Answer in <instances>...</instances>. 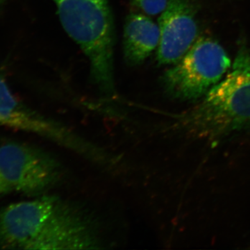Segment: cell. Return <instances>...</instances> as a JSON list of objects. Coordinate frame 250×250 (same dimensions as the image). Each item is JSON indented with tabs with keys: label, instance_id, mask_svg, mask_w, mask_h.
Returning <instances> with one entry per match:
<instances>
[{
	"label": "cell",
	"instance_id": "1",
	"mask_svg": "<svg viewBox=\"0 0 250 250\" xmlns=\"http://www.w3.org/2000/svg\"><path fill=\"white\" fill-rule=\"evenodd\" d=\"M0 245L23 250L102 248L95 223L77 207L54 196L11 204L0 213Z\"/></svg>",
	"mask_w": 250,
	"mask_h": 250
},
{
	"label": "cell",
	"instance_id": "2",
	"mask_svg": "<svg viewBox=\"0 0 250 250\" xmlns=\"http://www.w3.org/2000/svg\"><path fill=\"white\" fill-rule=\"evenodd\" d=\"M186 132L218 141L250 129V50H238L231 70L193 107L179 117Z\"/></svg>",
	"mask_w": 250,
	"mask_h": 250
},
{
	"label": "cell",
	"instance_id": "3",
	"mask_svg": "<svg viewBox=\"0 0 250 250\" xmlns=\"http://www.w3.org/2000/svg\"><path fill=\"white\" fill-rule=\"evenodd\" d=\"M64 29L89 59L95 83L114 91V28L108 0H52Z\"/></svg>",
	"mask_w": 250,
	"mask_h": 250
},
{
	"label": "cell",
	"instance_id": "4",
	"mask_svg": "<svg viewBox=\"0 0 250 250\" xmlns=\"http://www.w3.org/2000/svg\"><path fill=\"white\" fill-rule=\"evenodd\" d=\"M231 65L228 54L218 42L200 38L182 59L164 73L163 85L172 98L196 101L221 81Z\"/></svg>",
	"mask_w": 250,
	"mask_h": 250
},
{
	"label": "cell",
	"instance_id": "5",
	"mask_svg": "<svg viewBox=\"0 0 250 250\" xmlns=\"http://www.w3.org/2000/svg\"><path fill=\"white\" fill-rule=\"evenodd\" d=\"M0 172L11 191L41 195L62 176L58 161L32 146L10 143L0 147Z\"/></svg>",
	"mask_w": 250,
	"mask_h": 250
},
{
	"label": "cell",
	"instance_id": "6",
	"mask_svg": "<svg viewBox=\"0 0 250 250\" xmlns=\"http://www.w3.org/2000/svg\"><path fill=\"white\" fill-rule=\"evenodd\" d=\"M0 124L36 134L74 152L99 161L100 149L62 125L41 116L24 106L0 79Z\"/></svg>",
	"mask_w": 250,
	"mask_h": 250
},
{
	"label": "cell",
	"instance_id": "7",
	"mask_svg": "<svg viewBox=\"0 0 250 250\" xmlns=\"http://www.w3.org/2000/svg\"><path fill=\"white\" fill-rule=\"evenodd\" d=\"M196 11L190 0H170L159 20L160 41L156 59L160 65H174L197 41Z\"/></svg>",
	"mask_w": 250,
	"mask_h": 250
},
{
	"label": "cell",
	"instance_id": "8",
	"mask_svg": "<svg viewBox=\"0 0 250 250\" xmlns=\"http://www.w3.org/2000/svg\"><path fill=\"white\" fill-rule=\"evenodd\" d=\"M160 29L147 15L131 13L127 16L124 29L125 59L131 65L143 63L158 47Z\"/></svg>",
	"mask_w": 250,
	"mask_h": 250
},
{
	"label": "cell",
	"instance_id": "9",
	"mask_svg": "<svg viewBox=\"0 0 250 250\" xmlns=\"http://www.w3.org/2000/svg\"><path fill=\"white\" fill-rule=\"evenodd\" d=\"M169 1L170 0H131V4L136 12L154 16L162 14Z\"/></svg>",
	"mask_w": 250,
	"mask_h": 250
},
{
	"label": "cell",
	"instance_id": "10",
	"mask_svg": "<svg viewBox=\"0 0 250 250\" xmlns=\"http://www.w3.org/2000/svg\"><path fill=\"white\" fill-rule=\"evenodd\" d=\"M11 192L7 184L5 182L4 179H3L2 175L0 172V196L1 195H6Z\"/></svg>",
	"mask_w": 250,
	"mask_h": 250
},
{
	"label": "cell",
	"instance_id": "11",
	"mask_svg": "<svg viewBox=\"0 0 250 250\" xmlns=\"http://www.w3.org/2000/svg\"><path fill=\"white\" fill-rule=\"evenodd\" d=\"M0 1H4V0H0Z\"/></svg>",
	"mask_w": 250,
	"mask_h": 250
}]
</instances>
